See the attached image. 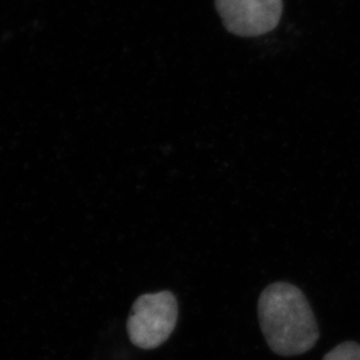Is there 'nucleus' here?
Wrapping results in <instances>:
<instances>
[{
  "label": "nucleus",
  "mask_w": 360,
  "mask_h": 360,
  "mask_svg": "<svg viewBox=\"0 0 360 360\" xmlns=\"http://www.w3.org/2000/svg\"><path fill=\"white\" fill-rule=\"evenodd\" d=\"M258 317L269 349L282 357L306 354L320 338L306 295L288 282H274L264 289L259 297Z\"/></svg>",
  "instance_id": "nucleus-1"
},
{
  "label": "nucleus",
  "mask_w": 360,
  "mask_h": 360,
  "mask_svg": "<svg viewBox=\"0 0 360 360\" xmlns=\"http://www.w3.org/2000/svg\"><path fill=\"white\" fill-rule=\"evenodd\" d=\"M177 315V300L169 290L139 296L127 320L129 340L143 350L160 347L173 333Z\"/></svg>",
  "instance_id": "nucleus-2"
},
{
  "label": "nucleus",
  "mask_w": 360,
  "mask_h": 360,
  "mask_svg": "<svg viewBox=\"0 0 360 360\" xmlns=\"http://www.w3.org/2000/svg\"><path fill=\"white\" fill-rule=\"evenodd\" d=\"M226 31L243 38L267 34L279 25L282 0H214Z\"/></svg>",
  "instance_id": "nucleus-3"
},
{
  "label": "nucleus",
  "mask_w": 360,
  "mask_h": 360,
  "mask_svg": "<svg viewBox=\"0 0 360 360\" xmlns=\"http://www.w3.org/2000/svg\"><path fill=\"white\" fill-rule=\"evenodd\" d=\"M323 360H360V344L344 342L328 352Z\"/></svg>",
  "instance_id": "nucleus-4"
}]
</instances>
